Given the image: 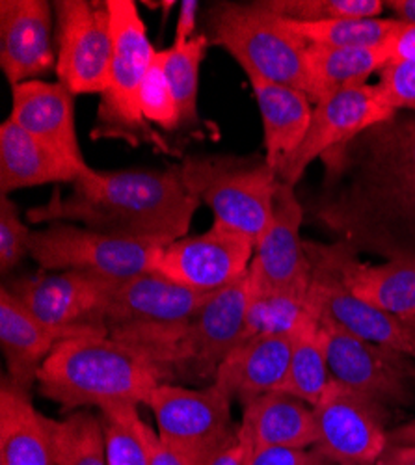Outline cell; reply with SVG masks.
Segmentation results:
<instances>
[{
    "label": "cell",
    "mask_w": 415,
    "mask_h": 465,
    "mask_svg": "<svg viewBox=\"0 0 415 465\" xmlns=\"http://www.w3.org/2000/svg\"><path fill=\"white\" fill-rule=\"evenodd\" d=\"M379 90L397 110H415V60H393L380 71Z\"/></svg>",
    "instance_id": "74e56055"
},
{
    "label": "cell",
    "mask_w": 415,
    "mask_h": 465,
    "mask_svg": "<svg viewBox=\"0 0 415 465\" xmlns=\"http://www.w3.org/2000/svg\"><path fill=\"white\" fill-rule=\"evenodd\" d=\"M313 321H317V317L304 298L282 294H250L242 339L257 335L296 337Z\"/></svg>",
    "instance_id": "836d02e7"
},
{
    "label": "cell",
    "mask_w": 415,
    "mask_h": 465,
    "mask_svg": "<svg viewBox=\"0 0 415 465\" xmlns=\"http://www.w3.org/2000/svg\"><path fill=\"white\" fill-rule=\"evenodd\" d=\"M253 253L255 244L248 237L214 222L202 235H186L163 246L153 272L184 289L214 294L250 272Z\"/></svg>",
    "instance_id": "4fadbf2b"
},
{
    "label": "cell",
    "mask_w": 415,
    "mask_h": 465,
    "mask_svg": "<svg viewBox=\"0 0 415 465\" xmlns=\"http://www.w3.org/2000/svg\"><path fill=\"white\" fill-rule=\"evenodd\" d=\"M289 21V19H287ZM291 28L315 47L330 49H367L382 47L399 21L367 17V19H333L321 23H294L289 21Z\"/></svg>",
    "instance_id": "1f68e13d"
},
{
    "label": "cell",
    "mask_w": 415,
    "mask_h": 465,
    "mask_svg": "<svg viewBox=\"0 0 415 465\" xmlns=\"http://www.w3.org/2000/svg\"><path fill=\"white\" fill-rule=\"evenodd\" d=\"M376 465H415V445H390Z\"/></svg>",
    "instance_id": "ee69618b"
},
{
    "label": "cell",
    "mask_w": 415,
    "mask_h": 465,
    "mask_svg": "<svg viewBox=\"0 0 415 465\" xmlns=\"http://www.w3.org/2000/svg\"><path fill=\"white\" fill-rule=\"evenodd\" d=\"M53 14L47 0L0 3V67L12 88L56 69Z\"/></svg>",
    "instance_id": "ac0fdd59"
},
{
    "label": "cell",
    "mask_w": 415,
    "mask_h": 465,
    "mask_svg": "<svg viewBox=\"0 0 415 465\" xmlns=\"http://www.w3.org/2000/svg\"><path fill=\"white\" fill-rule=\"evenodd\" d=\"M304 209L294 186L280 183L272 220L255 246L250 264V294H282L308 300L311 261L300 229Z\"/></svg>",
    "instance_id": "9a60e30c"
},
{
    "label": "cell",
    "mask_w": 415,
    "mask_h": 465,
    "mask_svg": "<svg viewBox=\"0 0 415 465\" xmlns=\"http://www.w3.org/2000/svg\"><path fill=\"white\" fill-rule=\"evenodd\" d=\"M209 45V35L198 34L183 47L172 45L170 49H164L166 76L181 112V127L186 129H193L200 124V65L207 54Z\"/></svg>",
    "instance_id": "d6a6232c"
},
{
    "label": "cell",
    "mask_w": 415,
    "mask_h": 465,
    "mask_svg": "<svg viewBox=\"0 0 415 465\" xmlns=\"http://www.w3.org/2000/svg\"><path fill=\"white\" fill-rule=\"evenodd\" d=\"M294 337L257 335L242 339L218 367L214 381L242 406L261 395L282 391Z\"/></svg>",
    "instance_id": "44dd1931"
},
{
    "label": "cell",
    "mask_w": 415,
    "mask_h": 465,
    "mask_svg": "<svg viewBox=\"0 0 415 465\" xmlns=\"http://www.w3.org/2000/svg\"><path fill=\"white\" fill-rule=\"evenodd\" d=\"M54 465H108L101 417L79 410L62 420L51 419Z\"/></svg>",
    "instance_id": "f546056e"
},
{
    "label": "cell",
    "mask_w": 415,
    "mask_h": 465,
    "mask_svg": "<svg viewBox=\"0 0 415 465\" xmlns=\"http://www.w3.org/2000/svg\"><path fill=\"white\" fill-rule=\"evenodd\" d=\"M32 229L21 220L19 207L8 198H0V270L10 274L28 255Z\"/></svg>",
    "instance_id": "8d00e7d4"
},
{
    "label": "cell",
    "mask_w": 415,
    "mask_h": 465,
    "mask_svg": "<svg viewBox=\"0 0 415 465\" xmlns=\"http://www.w3.org/2000/svg\"><path fill=\"white\" fill-rule=\"evenodd\" d=\"M390 62L393 60H415V26L399 23L390 40L384 44Z\"/></svg>",
    "instance_id": "ab89813d"
},
{
    "label": "cell",
    "mask_w": 415,
    "mask_h": 465,
    "mask_svg": "<svg viewBox=\"0 0 415 465\" xmlns=\"http://www.w3.org/2000/svg\"><path fill=\"white\" fill-rule=\"evenodd\" d=\"M250 452L252 447L239 429L237 438L225 445L222 450H218L205 465H246Z\"/></svg>",
    "instance_id": "7bdbcfd3"
},
{
    "label": "cell",
    "mask_w": 415,
    "mask_h": 465,
    "mask_svg": "<svg viewBox=\"0 0 415 465\" xmlns=\"http://www.w3.org/2000/svg\"><path fill=\"white\" fill-rule=\"evenodd\" d=\"M140 108L151 127L157 125L164 131H177L181 127V112L164 69V51H157L147 71L140 94Z\"/></svg>",
    "instance_id": "d590c367"
},
{
    "label": "cell",
    "mask_w": 415,
    "mask_h": 465,
    "mask_svg": "<svg viewBox=\"0 0 415 465\" xmlns=\"http://www.w3.org/2000/svg\"><path fill=\"white\" fill-rule=\"evenodd\" d=\"M30 136L12 120L0 125V192L3 196L32 186L73 184L90 172Z\"/></svg>",
    "instance_id": "603a6c76"
},
{
    "label": "cell",
    "mask_w": 415,
    "mask_h": 465,
    "mask_svg": "<svg viewBox=\"0 0 415 465\" xmlns=\"http://www.w3.org/2000/svg\"><path fill=\"white\" fill-rule=\"evenodd\" d=\"M250 302L248 274L214 292L170 342L159 360L164 383L179 380H212L218 367L241 342Z\"/></svg>",
    "instance_id": "ba28073f"
},
{
    "label": "cell",
    "mask_w": 415,
    "mask_h": 465,
    "mask_svg": "<svg viewBox=\"0 0 415 465\" xmlns=\"http://www.w3.org/2000/svg\"><path fill=\"white\" fill-rule=\"evenodd\" d=\"M0 465H54L51 419L8 376L0 383Z\"/></svg>",
    "instance_id": "484cf974"
},
{
    "label": "cell",
    "mask_w": 415,
    "mask_h": 465,
    "mask_svg": "<svg viewBox=\"0 0 415 465\" xmlns=\"http://www.w3.org/2000/svg\"><path fill=\"white\" fill-rule=\"evenodd\" d=\"M404 203H410V205H415V192H413V193H411V196H410V198H408V200H406V202H404Z\"/></svg>",
    "instance_id": "681fc988"
},
{
    "label": "cell",
    "mask_w": 415,
    "mask_h": 465,
    "mask_svg": "<svg viewBox=\"0 0 415 465\" xmlns=\"http://www.w3.org/2000/svg\"><path fill=\"white\" fill-rule=\"evenodd\" d=\"M198 0H183L177 25H175V37H173V47H183L196 35V21H198Z\"/></svg>",
    "instance_id": "60d3db41"
},
{
    "label": "cell",
    "mask_w": 415,
    "mask_h": 465,
    "mask_svg": "<svg viewBox=\"0 0 415 465\" xmlns=\"http://www.w3.org/2000/svg\"><path fill=\"white\" fill-rule=\"evenodd\" d=\"M317 321L333 380L384 408L410 399L415 378L411 358L356 337L328 321Z\"/></svg>",
    "instance_id": "7c38bea8"
},
{
    "label": "cell",
    "mask_w": 415,
    "mask_h": 465,
    "mask_svg": "<svg viewBox=\"0 0 415 465\" xmlns=\"http://www.w3.org/2000/svg\"><path fill=\"white\" fill-rule=\"evenodd\" d=\"M118 280L60 270L15 280L8 291L62 339L104 330V312Z\"/></svg>",
    "instance_id": "30bf717a"
},
{
    "label": "cell",
    "mask_w": 415,
    "mask_h": 465,
    "mask_svg": "<svg viewBox=\"0 0 415 465\" xmlns=\"http://www.w3.org/2000/svg\"><path fill=\"white\" fill-rule=\"evenodd\" d=\"M319 458L315 449H252L246 465H317Z\"/></svg>",
    "instance_id": "f35d334b"
},
{
    "label": "cell",
    "mask_w": 415,
    "mask_h": 465,
    "mask_svg": "<svg viewBox=\"0 0 415 465\" xmlns=\"http://www.w3.org/2000/svg\"><path fill=\"white\" fill-rule=\"evenodd\" d=\"M161 383L164 381L153 361L106 331L58 341L37 372L40 393L67 411L145 406Z\"/></svg>",
    "instance_id": "7a4b0ae2"
},
{
    "label": "cell",
    "mask_w": 415,
    "mask_h": 465,
    "mask_svg": "<svg viewBox=\"0 0 415 465\" xmlns=\"http://www.w3.org/2000/svg\"><path fill=\"white\" fill-rule=\"evenodd\" d=\"M151 465H205V463L196 456L163 441L161 436H157L153 452H151Z\"/></svg>",
    "instance_id": "b9f144b4"
},
{
    "label": "cell",
    "mask_w": 415,
    "mask_h": 465,
    "mask_svg": "<svg viewBox=\"0 0 415 465\" xmlns=\"http://www.w3.org/2000/svg\"><path fill=\"white\" fill-rule=\"evenodd\" d=\"M319 441L313 447L339 465H376L390 447L386 408L331 380L313 406Z\"/></svg>",
    "instance_id": "5bb4252c"
},
{
    "label": "cell",
    "mask_w": 415,
    "mask_h": 465,
    "mask_svg": "<svg viewBox=\"0 0 415 465\" xmlns=\"http://www.w3.org/2000/svg\"><path fill=\"white\" fill-rule=\"evenodd\" d=\"M317 465H339V463H335V461H331V460H328V458H324V456L321 454V460L317 461Z\"/></svg>",
    "instance_id": "c3c4849f"
},
{
    "label": "cell",
    "mask_w": 415,
    "mask_h": 465,
    "mask_svg": "<svg viewBox=\"0 0 415 465\" xmlns=\"http://www.w3.org/2000/svg\"><path fill=\"white\" fill-rule=\"evenodd\" d=\"M108 465H151V452L159 434L140 417L138 406L125 404L99 411Z\"/></svg>",
    "instance_id": "4dcf8cb0"
},
{
    "label": "cell",
    "mask_w": 415,
    "mask_h": 465,
    "mask_svg": "<svg viewBox=\"0 0 415 465\" xmlns=\"http://www.w3.org/2000/svg\"><path fill=\"white\" fill-rule=\"evenodd\" d=\"M202 202L186 188L181 168L90 170L71 184L65 198H53L26 211L30 223L69 222L108 235L168 246L191 229Z\"/></svg>",
    "instance_id": "6da1fadb"
},
{
    "label": "cell",
    "mask_w": 415,
    "mask_h": 465,
    "mask_svg": "<svg viewBox=\"0 0 415 465\" xmlns=\"http://www.w3.org/2000/svg\"><path fill=\"white\" fill-rule=\"evenodd\" d=\"M319 253L363 302L395 317L415 315V259H391L382 264L356 261L349 246H319Z\"/></svg>",
    "instance_id": "ffe728a7"
},
{
    "label": "cell",
    "mask_w": 415,
    "mask_h": 465,
    "mask_svg": "<svg viewBox=\"0 0 415 465\" xmlns=\"http://www.w3.org/2000/svg\"><path fill=\"white\" fill-rule=\"evenodd\" d=\"M390 445H415V419L390 430Z\"/></svg>",
    "instance_id": "bcb514c9"
},
{
    "label": "cell",
    "mask_w": 415,
    "mask_h": 465,
    "mask_svg": "<svg viewBox=\"0 0 415 465\" xmlns=\"http://www.w3.org/2000/svg\"><path fill=\"white\" fill-rule=\"evenodd\" d=\"M56 76L74 97L103 95L114 40L106 0H56Z\"/></svg>",
    "instance_id": "8fae6325"
},
{
    "label": "cell",
    "mask_w": 415,
    "mask_h": 465,
    "mask_svg": "<svg viewBox=\"0 0 415 465\" xmlns=\"http://www.w3.org/2000/svg\"><path fill=\"white\" fill-rule=\"evenodd\" d=\"M212 45L228 51L244 73L308 94L310 44L289 21L261 3H218L207 14Z\"/></svg>",
    "instance_id": "3957f363"
},
{
    "label": "cell",
    "mask_w": 415,
    "mask_h": 465,
    "mask_svg": "<svg viewBox=\"0 0 415 465\" xmlns=\"http://www.w3.org/2000/svg\"><path fill=\"white\" fill-rule=\"evenodd\" d=\"M388 64L390 56L384 45L367 49H330L310 45L308 97L311 103H319L331 94L369 84V76L376 71H382Z\"/></svg>",
    "instance_id": "83f0119b"
},
{
    "label": "cell",
    "mask_w": 415,
    "mask_h": 465,
    "mask_svg": "<svg viewBox=\"0 0 415 465\" xmlns=\"http://www.w3.org/2000/svg\"><path fill=\"white\" fill-rule=\"evenodd\" d=\"M367 151V175L397 202H406L415 192V118L390 120L371 129Z\"/></svg>",
    "instance_id": "4316f807"
},
{
    "label": "cell",
    "mask_w": 415,
    "mask_h": 465,
    "mask_svg": "<svg viewBox=\"0 0 415 465\" xmlns=\"http://www.w3.org/2000/svg\"><path fill=\"white\" fill-rule=\"evenodd\" d=\"M62 335L37 321L28 309L3 287L0 291V342L8 365V380L30 393L37 372Z\"/></svg>",
    "instance_id": "d4e9b609"
},
{
    "label": "cell",
    "mask_w": 415,
    "mask_h": 465,
    "mask_svg": "<svg viewBox=\"0 0 415 465\" xmlns=\"http://www.w3.org/2000/svg\"><path fill=\"white\" fill-rule=\"evenodd\" d=\"M311 261L308 305L317 319L328 321L365 341L393 348L415 361V333L400 319L358 298L315 244H306Z\"/></svg>",
    "instance_id": "e0dca14e"
},
{
    "label": "cell",
    "mask_w": 415,
    "mask_h": 465,
    "mask_svg": "<svg viewBox=\"0 0 415 465\" xmlns=\"http://www.w3.org/2000/svg\"><path fill=\"white\" fill-rule=\"evenodd\" d=\"M331 372L319 331V321L301 330L292 341L291 363L282 393L315 406L331 381Z\"/></svg>",
    "instance_id": "f1b7e54d"
},
{
    "label": "cell",
    "mask_w": 415,
    "mask_h": 465,
    "mask_svg": "<svg viewBox=\"0 0 415 465\" xmlns=\"http://www.w3.org/2000/svg\"><path fill=\"white\" fill-rule=\"evenodd\" d=\"M179 168L186 188L212 211L214 222L232 227L257 246L272 220L282 183L267 161L186 157Z\"/></svg>",
    "instance_id": "5b68a950"
},
{
    "label": "cell",
    "mask_w": 415,
    "mask_h": 465,
    "mask_svg": "<svg viewBox=\"0 0 415 465\" xmlns=\"http://www.w3.org/2000/svg\"><path fill=\"white\" fill-rule=\"evenodd\" d=\"M395 115L397 112L384 101L376 84L349 88L321 99L315 103L306 140L280 175V181L296 186L311 163L360 134L388 124Z\"/></svg>",
    "instance_id": "2e32d148"
},
{
    "label": "cell",
    "mask_w": 415,
    "mask_h": 465,
    "mask_svg": "<svg viewBox=\"0 0 415 465\" xmlns=\"http://www.w3.org/2000/svg\"><path fill=\"white\" fill-rule=\"evenodd\" d=\"M163 244L108 235L69 222L32 229L28 255L47 272L79 270L108 280H131L153 272Z\"/></svg>",
    "instance_id": "52a82bcc"
},
{
    "label": "cell",
    "mask_w": 415,
    "mask_h": 465,
    "mask_svg": "<svg viewBox=\"0 0 415 465\" xmlns=\"http://www.w3.org/2000/svg\"><path fill=\"white\" fill-rule=\"evenodd\" d=\"M384 8L393 12L395 21L415 26V0H388Z\"/></svg>",
    "instance_id": "f6af8a7d"
},
{
    "label": "cell",
    "mask_w": 415,
    "mask_h": 465,
    "mask_svg": "<svg viewBox=\"0 0 415 465\" xmlns=\"http://www.w3.org/2000/svg\"><path fill=\"white\" fill-rule=\"evenodd\" d=\"M8 120L65 159L88 166L74 127V95L58 81H28L14 86Z\"/></svg>",
    "instance_id": "d6986e66"
},
{
    "label": "cell",
    "mask_w": 415,
    "mask_h": 465,
    "mask_svg": "<svg viewBox=\"0 0 415 465\" xmlns=\"http://www.w3.org/2000/svg\"><path fill=\"white\" fill-rule=\"evenodd\" d=\"M211 296L184 289L155 272L140 274L116 283L104 312V330L147 356L194 319Z\"/></svg>",
    "instance_id": "8992f818"
},
{
    "label": "cell",
    "mask_w": 415,
    "mask_h": 465,
    "mask_svg": "<svg viewBox=\"0 0 415 465\" xmlns=\"http://www.w3.org/2000/svg\"><path fill=\"white\" fill-rule=\"evenodd\" d=\"M250 86L262 122L265 161L280 177L306 140L315 106L308 94L291 86L272 84L257 76H250Z\"/></svg>",
    "instance_id": "7402d4cb"
},
{
    "label": "cell",
    "mask_w": 415,
    "mask_h": 465,
    "mask_svg": "<svg viewBox=\"0 0 415 465\" xmlns=\"http://www.w3.org/2000/svg\"><path fill=\"white\" fill-rule=\"evenodd\" d=\"M241 432L257 449H313L319 441L315 410L292 395L274 391L248 402Z\"/></svg>",
    "instance_id": "cb8c5ba5"
},
{
    "label": "cell",
    "mask_w": 415,
    "mask_h": 465,
    "mask_svg": "<svg viewBox=\"0 0 415 465\" xmlns=\"http://www.w3.org/2000/svg\"><path fill=\"white\" fill-rule=\"evenodd\" d=\"M410 328H411V331L415 333V315H411V317H406V319H402Z\"/></svg>",
    "instance_id": "7dc6e473"
},
{
    "label": "cell",
    "mask_w": 415,
    "mask_h": 465,
    "mask_svg": "<svg viewBox=\"0 0 415 465\" xmlns=\"http://www.w3.org/2000/svg\"><path fill=\"white\" fill-rule=\"evenodd\" d=\"M232 404V395L216 381L202 390L161 383L145 402L155 417L161 440L203 463L239 434L241 424L233 422Z\"/></svg>",
    "instance_id": "9c48e42d"
},
{
    "label": "cell",
    "mask_w": 415,
    "mask_h": 465,
    "mask_svg": "<svg viewBox=\"0 0 415 465\" xmlns=\"http://www.w3.org/2000/svg\"><path fill=\"white\" fill-rule=\"evenodd\" d=\"M112 21V54L106 90L101 95L94 140H125L131 145L149 143L173 153L168 142L151 127L140 108V94L157 49L149 42L145 23L133 0H106Z\"/></svg>",
    "instance_id": "277c9868"
},
{
    "label": "cell",
    "mask_w": 415,
    "mask_h": 465,
    "mask_svg": "<svg viewBox=\"0 0 415 465\" xmlns=\"http://www.w3.org/2000/svg\"><path fill=\"white\" fill-rule=\"evenodd\" d=\"M262 5L294 23L380 17L382 0H262Z\"/></svg>",
    "instance_id": "e575fe53"
}]
</instances>
